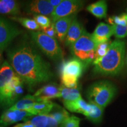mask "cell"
<instances>
[{"instance_id":"obj_1","label":"cell","mask_w":127,"mask_h":127,"mask_svg":"<svg viewBox=\"0 0 127 127\" xmlns=\"http://www.w3.org/2000/svg\"><path fill=\"white\" fill-rule=\"evenodd\" d=\"M7 54L15 72L30 88L49 81L54 77L49 63L43 59L34 44L27 39L8 49Z\"/></svg>"},{"instance_id":"obj_2","label":"cell","mask_w":127,"mask_h":127,"mask_svg":"<svg viewBox=\"0 0 127 127\" xmlns=\"http://www.w3.org/2000/svg\"><path fill=\"white\" fill-rule=\"evenodd\" d=\"M125 55V41L115 39L111 42L106 54L94 60V71L104 75H117L123 68Z\"/></svg>"},{"instance_id":"obj_3","label":"cell","mask_w":127,"mask_h":127,"mask_svg":"<svg viewBox=\"0 0 127 127\" xmlns=\"http://www.w3.org/2000/svg\"><path fill=\"white\" fill-rule=\"evenodd\" d=\"M117 91V88L113 83L108 81H100L88 87L86 96L89 102L104 109L114 98Z\"/></svg>"},{"instance_id":"obj_4","label":"cell","mask_w":127,"mask_h":127,"mask_svg":"<svg viewBox=\"0 0 127 127\" xmlns=\"http://www.w3.org/2000/svg\"><path fill=\"white\" fill-rule=\"evenodd\" d=\"M96 46L91 34L84 29L80 37L70 47V50L74 58L81 61L85 68L94 60Z\"/></svg>"},{"instance_id":"obj_5","label":"cell","mask_w":127,"mask_h":127,"mask_svg":"<svg viewBox=\"0 0 127 127\" xmlns=\"http://www.w3.org/2000/svg\"><path fill=\"white\" fill-rule=\"evenodd\" d=\"M31 37L32 42L51 60L58 61L63 59V51L56 39L40 31L31 32Z\"/></svg>"},{"instance_id":"obj_6","label":"cell","mask_w":127,"mask_h":127,"mask_svg":"<svg viewBox=\"0 0 127 127\" xmlns=\"http://www.w3.org/2000/svg\"><path fill=\"white\" fill-rule=\"evenodd\" d=\"M84 69L82 62L74 57L64 62L61 68V78L63 86L68 88H77L78 81Z\"/></svg>"},{"instance_id":"obj_7","label":"cell","mask_w":127,"mask_h":127,"mask_svg":"<svg viewBox=\"0 0 127 127\" xmlns=\"http://www.w3.org/2000/svg\"><path fill=\"white\" fill-rule=\"evenodd\" d=\"M24 93V81L15 74L0 94V107L9 108L15 104Z\"/></svg>"},{"instance_id":"obj_8","label":"cell","mask_w":127,"mask_h":127,"mask_svg":"<svg viewBox=\"0 0 127 127\" xmlns=\"http://www.w3.org/2000/svg\"><path fill=\"white\" fill-rule=\"evenodd\" d=\"M84 2L78 0H63L58 7L55 8L51 15L52 23H54L60 18L68 16L75 15V14L81 10Z\"/></svg>"},{"instance_id":"obj_9","label":"cell","mask_w":127,"mask_h":127,"mask_svg":"<svg viewBox=\"0 0 127 127\" xmlns=\"http://www.w3.org/2000/svg\"><path fill=\"white\" fill-rule=\"evenodd\" d=\"M22 31L0 17V50L4 51Z\"/></svg>"},{"instance_id":"obj_10","label":"cell","mask_w":127,"mask_h":127,"mask_svg":"<svg viewBox=\"0 0 127 127\" xmlns=\"http://www.w3.org/2000/svg\"><path fill=\"white\" fill-rule=\"evenodd\" d=\"M34 116L27 111L8 109L3 112L0 117V124L8 126L21 121L26 122L29 121Z\"/></svg>"},{"instance_id":"obj_11","label":"cell","mask_w":127,"mask_h":127,"mask_svg":"<svg viewBox=\"0 0 127 127\" xmlns=\"http://www.w3.org/2000/svg\"><path fill=\"white\" fill-rule=\"evenodd\" d=\"M55 8L52 7L48 0H35L27 6V12L34 15L51 16Z\"/></svg>"},{"instance_id":"obj_12","label":"cell","mask_w":127,"mask_h":127,"mask_svg":"<svg viewBox=\"0 0 127 127\" xmlns=\"http://www.w3.org/2000/svg\"><path fill=\"white\" fill-rule=\"evenodd\" d=\"M114 35L113 26L107 24L101 23L97 25L91 34L93 40L96 45L110 40V37Z\"/></svg>"},{"instance_id":"obj_13","label":"cell","mask_w":127,"mask_h":127,"mask_svg":"<svg viewBox=\"0 0 127 127\" xmlns=\"http://www.w3.org/2000/svg\"><path fill=\"white\" fill-rule=\"evenodd\" d=\"M60 87L56 84H49L38 90L34 94L39 101L51 100L53 98H60Z\"/></svg>"},{"instance_id":"obj_14","label":"cell","mask_w":127,"mask_h":127,"mask_svg":"<svg viewBox=\"0 0 127 127\" xmlns=\"http://www.w3.org/2000/svg\"><path fill=\"white\" fill-rule=\"evenodd\" d=\"M84 30L83 25L81 23H79L77 18L75 17L66 35L64 42L65 45L69 47H71V45L80 37Z\"/></svg>"},{"instance_id":"obj_15","label":"cell","mask_w":127,"mask_h":127,"mask_svg":"<svg viewBox=\"0 0 127 127\" xmlns=\"http://www.w3.org/2000/svg\"><path fill=\"white\" fill-rule=\"evenodd\" d=\"M75 17V15L68 16L64 18H60L54 23L57 38L63 43L64 42L67 32Z\"/></svg>"},{"instance_id":"obj_16","label":"cell","mask_w":127,"mask_h":127,"mask_svg":"<svg viewBox=\"0 0 127 127\" xmlns=\"http://www.w3.org/2000/svg\"><path fill=\"white\" fill-rule=\"evenodd\" d=\"M64 105L68 110L72 112L86 115L91 110L90 103L85 102L82 98L74 101H63Z\"/></svg>"},{"instance_id":"obj_17","label":"cell","mask_w":127,"mask_h":127,"mask_svg":"<svg viewBox=\"0 0 127 127\" xmlns=\"http://www.w3.org/2000/svg\"><path fill=\"white\" fill-rule=\"evenodd\" d=\"M16 73L8 61H5L0 66V94L5 85L11 80Z\"/></svg>"},{"instance_id":"obj_18","label":"cell","mask_w":127,"mask_h":127,"mask_svg":"<svg viewBox=\"0 0 127 127\" xmlns=\"http://www.w3.org/2000/svg\"><path fill=\"white\" fill-rule=\"evenodd\" d=\"M0 14L17 15L21 14L20 3L15 0H0Z\"/></svg>"},{"instance_id":"obj_19","label":"cell","mask_w":127,"mask_h":127,"mask_svg":"<svg viewBox=\"0 0 127 127\" xmlns=\"http://www.w3.org/2000/svg\"><path fill=\"white\" fill-rule=\"evenodd\" d=\"M55 105V103L52 102L51 100L39 101L36 102L28 112L34 116L48 115L51 112Z\"/></svg>"},{"instance_id":"obj_20","label":"cell","mask_w":127,"mask_h":127,"mask_svg":"<svg viewBox=\"0 0 127 127\" xmlns=\"http://www.w3.org/2000/svg\"><path fill=\"white\" fill-rule=\"evenodd\" d=\"M29 121L34 127H58L60 125L50 114L34 116Z\"/></svg>"},{"instance_id":"obj_21","label":"cell","mask_w":127,"mask_h":127,"mask_svg":"<svg viewBox=\"0 0 127 127\" xmlns=\"http://www.w3.org/2000/svg\"><path fill=\"white\" fill-rule=\"evenodd\" d=\"M39 99L34 95H27L24 96L23 98L18 100L15 104H14L9 109L11 110H20L28 111L36 102H38Z\"/></svg>"},{"instance_id":"obj_22","label":"cell","mask_w":127,"mask_h":127,"mask_svg":"<svg viewBox=\"0 0 127 127\" xmlns=\"http://www.w3.org/2000/svg\"><path fill=\"white\" fill-rule=\"evenodd\" d=\"M87 10L97 18L102 19L107 17V4L105 1H98L87 6Z\"/></svg>"},{"instance_id":"obj_23","label":"cell","mask_w":127,"mask_h":127,"mask_svg":"<svg viewBox=\"0 0 127 127\" xmlns=\"http://www.w3.org/2000/svg\"><path fill=\"white\" fill-rule=\"evenodd\" d=\"M60 91L61 97L63 101H74L82 98L81 94L78 88H68L63 86L60 87Z\"/></svg>"},{"instance_id":"obj_24","label":"cell","mask_w":127,"mask_h":127,"mask_svg":"<svg viewBox=\"0 0 127 127\" xmlns=\"http://www.w3.org/2000/svg\"><path fill=\"white\" fill-rule=\"evenodd\" d=\"M90 103L91 105V110L85 115V117L93 123L98 124L101 123L104 113V108L93 103Z\"/></svg>"},{"instance_id":"obj_25","label":"cell","mask_w":127,"mask_h":127,"mask_svg":"<svg viewBox=\"0 0 127 127\" xmlns=\"http://www.w3.org/2000/svg\"><path fill=\"white\" fill-rule=\"evenodd\" d=\"M9 18L12 21L18 22L21 24L24 27L31 31H40L41 28L36 21L32 19H30L24 17H17V16H11L9 17Z\"/></svg>"},{"instance_id":"obj_26","label":"cell","mask_w":127,"mask_h":127,"mask_svg":"<svg viewBox=\"0 0 127 127\" xmlns=\"http://www.w3.org/2000/svg\"><path fill=\"white\" fill-rule=\"evenodd\" d=\"M49 114H50L58 122V123L60 125H61L68 117H70L69 113L65 109L63 108L57 104L55 105L51 112Z\"/></svg>"},{"instance_id":"obj_27","label":"cell","mask_w":127,"mask_h":127,"mask_svg":"<svg viewBox=\"0 0 127 127\" xmlns=\"http://www.w3.org/2000/svg\"><path fill=\"white\" fill-rule=\"evenodd\" d=\"M111 42H111L110 39V40L106 41V42H103V43L98 44L96 46V50H95V57L94 60L100 59L102 57H104L107 52L108 50V48L111 45Z\"/></svg>"},{"instance_id":"obj_28","label":"cell","mask_w":127,"mask_h":127,"mask_svg":"<svg viewBox=\"0 0 127 127\" xmlns=\"http://www.w3.org/2000/svg\"><path fill=\"white\" fill-rule=\"evenodd\" d=\"M108 21L111 25H117L126 26L127 25V14L123 13L120 15L112 16L109 17Z\"/></svg>"},{"instance_id":"obj_29","label":"cell","mask_w":127,"mask_h":127,"mask_svg":"<svg viewBox=\"0 0 127 127\" xmlns=\"http://www.w3.org/2000/svg\"><path fill=\"white\" fill-rule=\"evenodd\" d=\"M34 20L38 24L41 30L50 26L51 24V21L47 16L42 15H34Z\"/></svg>"},{"instance_id":"obj_30","label":"cell","mask_w":127,"mask_h":127,"mask_svg":"<svg viewBox=\"0 0 127 127\" xmlns=\"http://www.w3.org/2000/svg\"><path fill=\"white\" fill-rule=\"evenodd\" d=\"M80 119L75 116L72 115L66 119L60 125V127H79Z\"/></svg>"},{"instance_id":"obj_31","label":"cell","mask_w":127,"mask_h":127,"mask_svg":"<svg viewBox=\"0 0 127 127\" xmlns=\"http://www.w3.org/2000/svg\"><path fill=\"white\" fill-rule=\"evenodd\" d=\"M114 35L116 38L118 39L123 38L127 35V25L122 26V25H113Z\"/></svg>"},{"instance_id":"obj_32","label":"cell","mask_w":127,"mask_h":127,"mask_svg":"<svg viewBox=\"0 0 127 127\" xmlns=\"http://www.w3.org/2000/svg\"><path fill=\"white\" fill-rule=\"evenodd\" d=\"M41 31H42V32L44 34H45V35H47V36H50L51 38H52L55 39H56L57 38L56 31H55L54 27V24L53 23H52L50 26H49L48 27L42 29Z\"/></svg>"},{"instance_id":"obj_33","label":"cell","mask_w":127,"mask_h":127,"mask_svg":"<svg viewBox=\"0 0 127 127\" xmlns=\"http://www.w3.org/2000/svg\"><path fill=\"white\" fill-rule=\"evenodd\" d=\"M13 127H34L33 126V125L31 123V122L30 121H28L24 122V123H21L15 125Z\"/></svg>"},{"instance_id":"obj_34","label":"cell","mask_w":127,"mask_h":127,"mask_svg":"<svg viewBox=\"0 0 127 127\" xmlns=\"http://www.w3.org/2000/svg\"><path fill=\"white\" fill-rule=\"evenodd\" d=\"M48 1L51 4L52 7L56 8L61 4L63 0H48Z\"/></svg>"},{"instance_id":"obj_35","label":"cell","mask_w":127,"mask_h":127,"mask_svg":"<svg viewBox=\"0 0 127 127\" xmlns=\"http://www.w3.org/2000/svg\"><path fill=\"white\" fill-rule=\"evenodd\" d=\"M2 52L3 51L0 50V66L2 64Z\"/></svg>"},{"instance_id":"obj_36","label":"cell","mask_w":127,"mask_h":127,"mask_svg":"<svg viewBox=\"0 0 127 127\" xmlns=\"http://www.w3.org/2000/svg\"><path fill=\"white\" fill-rule=\"evenodd\" d=\"M126 62H127V59H126Z\"/></svg>"},{"instance_id":"obj_37","label":"cell","mask_w":127,"mask_h":127,"mask_svg":"<svg viewBox=\"0 0 127 127\" xmlns=\"http://www.w3.org/2000/svg\"></svg>"},{"instance_id":"obj_38","label":"cell","mask_w":127,"mask_h":127,"mask_svg":"<svg viewBox=\"0 0 127 127\" xmlns=\"http://www.w3.org/2000/svg\"></svg>"}]
</instances>
